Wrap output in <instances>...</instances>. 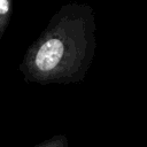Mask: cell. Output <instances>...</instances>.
Wrapping results in <instances>:
<instances>
[{
    "mask_svg": "<svg viewBox=\"0 0 147 147\" xmlns=\"http://www.w3.org/2000/svg\"><path fill=\"white\" fill-rule=\"evenodd\" d=\"M94 9L69 2L53 16L32 57V76L42 84H77L85 79L96 48Z\"/></svg>",
    "mask_w": 147,
    "mask_h": 147,
    "instance_id": "1",
    "label": "cell"
},
{
    "mask_svg": "<svg viewBox=\"0 0 147 147\" xmlns=\"http://www.w3.org/2000/svg\"><path fill=\"white\" fill-rule=\"evenodd\" d=\"M69 146V141L65 134H56L53 136L49 139H46L37 145H34L33 147H68Z\"/></svg>",
    "mask_w": 147,
    "mask_h": 147,
    "instance_id": "2",
    "label": "cell"
},
{
    "mask_svg": "<svg viewBox=\"0 0 147 147\" xmlns=\"http://www.w3.org/2000/svg\"><path fill=\"white\" fill-rule=\"evenodd\" d=\"M9 9L8 0H0V15H5Z\"/></svg>",
    "mask_w": 147,
    "mask_h": 147,
    "instance_id": "3",
    "label": "cell"
}]
</instances>
